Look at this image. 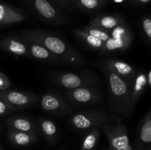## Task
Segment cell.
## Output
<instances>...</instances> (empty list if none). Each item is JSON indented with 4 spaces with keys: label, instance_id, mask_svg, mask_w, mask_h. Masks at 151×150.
<instances>
[{
    "label": "cell",
    "instance_id": "35",
    "mask_svg": "<svg viewBox=\"0 0 151 150\" xmlns=\"http://www.w3.org/2000/svg\"><path fill=\"white\" fill-rule=\"evenodd\" d=\"M150 150H151V149H150Z\"/></svg>",
    "mask_w": 151,
    "mask_h": 150
},
{
    "label": "cell",
    "instance_id": "1",
    "mask_svg": "<svg viewBox=\"0 0 151 150\" xmlns=\"http://www.w3.org/2000/svg\"><path fill=\"white\" fill-rule=\"evenodd\" d=\"M19 36L24 39L38 43L64 60L69 66L81 67L88 64V61L82 54L72 45L59 37L40 30H26L21 32Z\"/></svg>",
    "mask_w": 151,
    "mask_h": 150
},
{
    "label": "cell",
    "instance_id": "10",
    "mask_svg": "<svg viewBox=\"0 0 151 150\" xmlns=\"http://www.w3.org/2000/svg\"><path fill=\"white\" fill-rule=\"evenodd\" d=\"M24 40L27 43L31 58L35 59V60H40L41 62L49 63V64L69 66V65L64 60H63L61 58L53 54L52 51H50V50H48L41 44L33 42L32 41H29V40Z\"/></svg>",
    "mask_w": 151,
    "mask_h": 150
},
{
    "label": "cell",
    "instance_id": "3",
    "mask_svg": "<svg viewBox=\"0 0 151 150\" xmlns=\"http://www.w3.org/2000/svg\"><path fill=\"white\" fill-rule=\"evenodd\" d=\"M50 82L64 90L83 86H95L100 82V76L89 71H53L46 74Z\"/></svg>",
    "mask_w": 151,
    "mask_h": 150
},
{
    "label": "cell",
    "instance_id": "22",
    "mask_svg": "<svg viewBox=\"0 0 151 150\" xmlns=\"http://www.w3.org/2000/svg\"><path fill=\"white\" fill-rule=\"evenodd\" d=\"M100 136V128L88 131L83 140L81 150H94Z\"/></svg>",
    "mask_w": 151,
    "mask_h": 150
},
{
    "label": "cell",
    "instance_id": "16",
    "mask_svg": "<svg viewBox=\"0 0 151 150\" xmlns=\"http://www.w3.org/2000/svg\"><path fill=\"white\" fill-rule=\"evenodd\" d=\"M147 85V75L144 72L138 71L133 82L132 89H131V107L133 110L144 93Z\"/></svg>",
    "mask_w": 151,
    "mask_h": 150
},
{
    "label": "cell",
    "instance_id": "2",
    "mask_svg": "<svg viewBox=\"0 0 151 150\" xmlns=\"http://www.w3.org/2000/svg\"><path fill=\"white\" fill-rule=\"evenodd\" d=\"M106 78L108 83V100L111 110L123 117L128 118L133 112L131 107L132 84L112 72L102 62L96 63Z\"/></svg>",
    "mask_w": 151,
    "mask_h": 150
},
{
    "label": "cell",
    "instance_id": "12",
    "mask_svg": "<svg viewBox=\"0 0 151 150\" xmlns=\"http://www.w3.org/2000/svg\"><path fill=\"white\" fill-rule=\"evenodd\" d=\"M102 63L106 65L112 72L131 83L134 82V78L138 71L131 65L122 60L103 58Z\"/></svg>",
    "mask_w": 151,
    "mask_h": 150
},
{
    "label": "cell",
    "instance_id": "30",
    "mask_svg": "<svg viewBox=\"0 0 151 150\" xmlns=\"http://www.w3.org/2000/svg\"><path fill=\"white\" fill-rule=\"evenodd\" d=\"M147 84L150 85V87L151 88V69H150V71H149L148 74L147 75Z\"/></svg>",
    "mask_w": 151,
    "mask_h": 150
},
{
    "label": "cell",
    "instance_id": "32",
    "mask_svg": "<svg viewBox=\"0 0 151 150\" xmlns=\"http://www.w3.org/2000/svg\"><path fill=\"white\" fill-rule=\"evenodd\" d=\"M0 129H1V124H0Z\"/></svg>",
    "mask_w": 151,
    "mask_h": 150
},
{
    "label": "cell",
    "instance_id": "27",
    "mask_svg": "<svg viewBox=\"0 0 151 150\" xmlns=\"http://www.w3.org/2000/svg\"><path fill=\"white\" fill-rule=\"evenodd\" d=\"M11 86V82L5 74L0 73V91L7 90Z\"/></svg>",
    "mask_w": 151,
    "mask_h": 150
},
{
    "label": "cell",
    "instance_id": "33",
    "mask_svg": "<svg viewBox=\"0 0 151 150\" xmlns=\"http://www.w3.org/2000/svg\"><path fill=\"white\" fill-rule=\"evenodd\" d=\"M102 150H105V149H102Z\"/></svg>",
    "mask_w": 151,
    "mask_h": 150
},
{
    "label": "cell",
    "instance_id": "17",
    "mask_svg": "<svg viewBox=\"0 0 151 150\" xmlns=\"http://www.w3.org/2000/svg\"><path fill=\"white\" fill-rule=\"evenodd\" d=\"M8 138L12 144L19 146H25L33 144L37 140L36 133L9 129Z\"/></svg>",
    "mask_w": 151,
    "mask_h": 150
},
{
    "label": "cell",
    "instance_id": "9",
    "mask_svg": "<svg viewBox=\"0 0 151 150\" xmlns=\"http://www.w3.org/2000/svg\"><path fill=\"white\" fill-rule=\"evenodd\" d=\"M0 99L16 110L32 107L38 101V96L29 92L18 91H0Z\"/></svg>",
    "mask_w": 151,
    "mask_h": 150
},
{
    "label": "cell",
    "instance_id": "31",
    "mask_svg": "<svg viewBox=\"0 0 151 150\" xmlns=\"http://www.w3.org/2000/svg\"><path fill=\"white\" fill-rule=\"evenodd\" d=\"M113 1L116 3H122V2H125V1H131V0H113Z\"/></svg>",
    "mask_w": 151,
    "mask_h": 150
},
{
    "label": "cell",
    "instance_id": "25",
    "mask_svg": "<svg viewBox=\"0 0 151 150\" xmlns=\"http://www.w3.org/2000/svg\"><path fill=\"white\" fill-rule=\"evenodd\" d=\"M67 10L74 11L77 8L72 0H49Z\"/></svg>",
    "mask_w": 151,
    "mask_h": 150
},
{
    "label": "cell",
    "instance_id": "19",
    "mask_svg": "<svg viewBox=\"0 0 151 150\" xmlns=\"http://www.w3.org/2000/svg\"><path fill=\"white\" fill-rule=\"evenodd\" d=\"M74 34L81 41H83L86 44L88 45L91 48L94 49L100 50L101 51L103 50V46H104L105 41H103L101 40H99L97 38H94V36L89 35L87 32H84L81 29H75L74 30Z\"/></svg>",
    "mask_w": 151,
    "mask_h": 150
},
{
    "label": "cell",
    "instance_id": "18",
    "mask_svg": "<svg viewBox=\"0 0 151 150\" xmlns=\"http://www.w3.org/2000/svg\"><path fill=\"white\" fill-rule=\"evenodd\" d=\"M138 139L141 145L151 149V109L140 122Z\"/></svg>",
    "mask_w": 151,
    "mask_h": 150
},
{
    "label": "cell",
    "instance_id": "15",
    "mask_svg": "<svg viewBox=\"0 0 151 150\" xmlns=\"http://www.w3.org/2000/svg\"><path fill=\"white\" fill-rule=\"evenodd\" d=\"M5 124L9 129L36 133L37 127L33 121L21 116H13L6 119Z\"/></svg>",
    "mask_w": 151,
    "mask_h": 150
},
{
    "label": "cell",
    "instance_id": "26",
    "mask_svg": "<svg viewBox=\"0 0 151 150\" xmlns=\"http://www.w3.org/2000/svg\"><path fill=\"white\" fill-rule=\"evenodd\" d=\"M16 110H17L13 106L10 105L2 100H0V116L9 114V113L16 111Z\"/></svg>",
    "mask_w": 151,
    "mask_h": 150
},
{
    "label": "cell",
    "instance_id": "36",
    "mask_svg": "<svg viewBox=\"0 0 151 150\" xmlns=\"http://www.w3.org/2000/svg\"><path fill=\"white\" fill-rule=\"evenodd\" d=\"M0 150H1V149H0Z\"/></svg>",
    "mask_w": 151,
    "mask_h": 150
},
{
    "label": "cell",
    "instance_id": "4",
    "mask_svg": "<svg viewBox=\"0 0 151 150\" xmlns=\"http://www.w3.org/2000/svg\"><path fill=\"white\" fill-rule=\"evenodd\" d=\"M27 2L33 13L46 24L59 26L72 21L70 17L49 0H27Z\"/></svg>",
    "mask_w": 151,
    "mask_h": 150
},
{
    "label": "cell",
    "instance_id": "28",
    "mask_svg": "<svg viewBox=\"0 0 151 150\" xmlns=\"http://www.w3.org/2000/svg\"><path fill=\"white\" fill-rule=\"evenodd\" d=\"M131 1L135 3V4L143 5V4H147L150 3L151 0H131Z\"/></svg>",
    "mask_w": 151,
    "mask_h": 150
},
{
    "label": "cell",
    "instance_id": "5",
    "mask_svg": "<svg viewBox=\"0 0 151 150\" xmlns=\"http://www.w3.org/2000/svg\"><path fill=\"white\" fill-rule=\"evenodd\" d=\"M109 117L107 113L102 110H83L70 114L68 118V123L77 130L90 131L102 127Z\"/></svg>",
    "mask_w": 151,
    "mask_h": 150
},
{
    "label": "cell",
    "instance_id": "7",
    "mask_svg": "<svg viewBox=\"0 0 151 150\" xmlns=\"http://www.w3.org/2000/svg\"><path fill=\"white\" fill-rule=\"evenodd\" d=\"M102 127L109 141V150H114L130 144L126 126L119 119L109 117Z\"/></svg>",
    "mask_w": 151,
    "mask_h": 150
},
{
    "label": "cell",
    "instance_id": "6",
    "mask_svg": "<svg viewBox=\"0 0 151 150\" xmlns=\"http://www.w3.org/2000/svg\"><path fill=\"white\" fill-rule=\"evenodd\" d=\"M64 98L72 107L97 105L103 100L102 93L95 86H83L63 91Z\"/></svg>",
    "mask_w": 151,
    "mask_h": 150
},
{
    "label": "cell",
    "instance_id": "13",
    "mask_svg": "<svg viewBox=\"0 0 151 150\" xmlns=\"http://www.w3.org/2000/svg\"><path fill=\"white\" fill-rule=\"evenodd\" d=\"M27 20L22 10L5 3L0 2V25H10Z\"/></svg>",
    "mask_w": 151,
    "mask_h": 150
},
{
    "label": "cell",
    "instance_id": "24",
    "mask_svg": "<svg viewBox=\"0 0 151 150\" xmlns=\"http://www.w3.org/2000/svg\"><path fill=\"white\" fill-rule=\"evenodd\" d=\"M142 29L144 35L151 45V18L145 16L142 19Z\"/></svg>",
    "mask_w": 151,
    "mask_h": 150
},
{
    "label": "cell",
    "instance_id": "14",
    "mask_svg": "<svg viewBox=\"0 0 151 150\" xmlns=\"http://www.w3.org/2000/svg\"><path fill=\"white\" fill-rule=\"evenodd\" d=\"M125 22L123 18L117 14H102L93 18L90 24L104 30L111 31Z\"/></svg>",
    "mask_w": 151,
    "mask_h": 150
},
{
    "label": "cell",
    "instance_id": "34",
    "mask_svg": "<svg viewBox=\"0 0 151 150\" xmlns=\"http://www.w3.org/2000/svg\"><path fill=\"white\" fill-rule=\"evenodd\" d=\"M0 100H1V99H0Z\"/></svg>",
    "mask_w": 151,
    "mask_h": 150
},
{
    "label": "cell",
    "instance_id": "20",
    "mask_svg": "<svg viewBox=\"0 0 151 150\" xmlns=\"http://www.w3.org/2000/svg\"><path fill=\"white\" fill-rule=\"evenodd\" d=\"M77 8L85 13H91L106 5V0H72Z\"/></svg>",
    "mask_w": 151,
    "mask_h": 150
},
{
    "label": "cell",
    "instance_id": "11",
    "mask_svg": "<svg viewBox=\"0 0 151 150\" xmlns=\"http://www.w3.org/2000/svg\"><path fill=\"white\" fill-rule=\"evenodd\" d=\"M0 48L16 57L31 58L27 43L22 37L7 36L0 41Z\"/></svg>",
    "mask_w": 151,
    "mask_h": 150
},
{
    "label": "cell",
    "instance_id": "21",
    "mask_svg": "<svg viewBox=\"0 0 151 150\" xmlns=\"http://www.w3.org/2000/svg\"><path fill=\"white\" fill-rule=\"evenodd\" d=\"M40 129L43 135L48 141H52L57 137L58 129L55 124L47 119H40L38 120Z\"/></svg>",
    "mask_w": 151,
    "mask_h": 150
},
{
    "label": "cell",
    "instance_id": "23",
    "mask_svg": "<svg viewBox=\"0 0 151 150\" xmlns=\"http://www.w3.org/2000/svg\"><path fill=\"white\" fill-rule=\"evenodd\" d=\"M82 30H83L84 32H87L89 35H92L94 38H97L99 40H101L103 41H106L108 39L111 38L110 32L109 31L104 30V29H101L100 27H97V26H94V25L88 24L87 26H83V28H81Z\"/></svg>",
    "mask_w": 151,
    "mask_h": 150
},
{
    "label": "cell",
    "instance_id": "8",
    "mask_svg": "<svg viewBox=\"0 0 151 150\" xmlns=\"http://www.w3.org/2000/svg\"><path fill=\"white\" fill-rule=\"evenodd\" d=\"M41 106L47 113L56 116H69L73 107L64 97L55 92H46L41 98Z\"/></svg>",
    "mask_w": 151,
    "mask_h": 150
},
{
    "label": "cell",
    "instance_id": "29",
    "mask_svg": "<svg viewBox=\"0 0 151 150\" xmlns=\"http://www.w3.org/2000/svg\"><path fill=\"white\" fill-rule=\"evenodd\" d=\"M114 150H133V147L131 144H128V145L125 146L121 147V148L116 149Z\"/></svg>",
    "mask_w": 151,
    "mask_h": 150
}]
</instances>
